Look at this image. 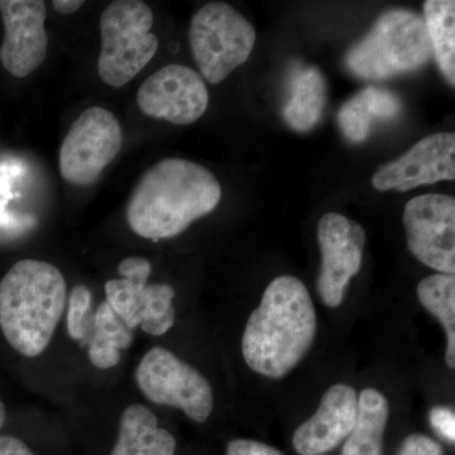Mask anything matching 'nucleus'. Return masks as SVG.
I'll return each mask as SVG.
<instances>
[{
  "label": "nucleus",
  "instance_id": "1",
  "mask_svg": "<svg viewBox=\"0 0 455 455\" xmlns=\"http://www.w3.org/2000/svg\"><path fill=\"white\" fill-rule=\"evenodd\" d=\"M221 187L202 164L166 158L146 171L132 193L127 220L149 241L181 235L194 221L220 205Z\"/></svg>",
  "mask_w": 455,
  "mask_h": 455
},
{
  "label": "nucleus",
  "instance_id": "2",
  "mask_svg": "<svg viewBox=\"0 0 455 455\" xmlns=\"http://www.w3.org/2000/svg\"><path fill=\"white\" fill-rule=\"evenodd\" d=\"M316 331L315 307L305 284L293 276L275 278L245 325V363L268 379H283L309 352Z\"/></svg>",
  "mask_w": 455,
  "mask_h": 455
},
{
  "label": "nucleus",
  "instance_id": "3",
  "mask_svg": "<svg viewBox=\"0 0 455 455\" xmlns=\"http://www.w3.org/2000/svg\"><path fill=\"white\" fill-rule=\"evenodd\" d=\"M68 304V283L56 266L18 260L0 281V329L9 346L36 358L49 348Z\"/></svg>",
  "mask_w": 455,
  "mask_h": 455
},
{
  "label": "nucleus",
  "instance_id": "4",
  "mask_svg": "<svg viewBox=\"0 0 455 455\" xmlns=\"http://www.w3.org/2000/svg\"><path fill=\"white\" fill-rule=\"evenodd\" d=\"M431 55L424 18L394 9L382 14L366 37L349 50L346 65L361 79L385 80L419 70Z\"/></svg>",
  "mask_w": 455,
  "mask_h": 455
},
{
  "label": "nucleus",
  "instance_id": "5",
  "mask_svg": "<svg viewBox=\"0 0 455 455\" xmlns=\"http://www.w3.org/2000/svg\"><path fill=\"white\" fill-rule=\"evenodd\" d=\"M154 13L140 0L110 3L100 18L101 49L99 76L113 88H122L137 76L158 50L151 33Z\"/></svg>",
  "mask_w": 455,
  "mask_h": 455
},
{
  "label": "nucleus",
  "instance_id": "6",
  "mask_svg": "<svg viewBox=\"0 0 455 455\" xmlns=\"http://www.w3.org/2000/svg\"><path fill=\"white\" fill-rule=\"evenodd\" d=\"M256 29L227 3H209L193 17L188 31L191 51L211 84L226 80L243 65L256 44Z\"/></svg>",
  "mask_w": 455,
  "mask_h": 455
},
{
  "label": "nucleus",
  "instance_id": "7",
  "mask_svg": "<svg viewBox=\"0 0 455 455\" xmlns=\"http://www.w3.org/2000/svg\"><path fill=\"white\" fill-rule=\"evenodd\" d=\"M140 392L156 405L176 407L196 423L208 420L214 395L208 379L171 350L155 347L136 368Z\"/></svg>",
  "mask_w": 455,
  "mask_h": 455
},
{
  "label": "nucleus",
  "instance_id": "8",
  "mask_svg": "<svg viewBox=\"0 0 455 455\" xmlns=\"http://www.w3.org/2000/svg\"><path fill=\"white\" fill-rule=\"evenodd\" d=\"M123 145L122 127L112 112L92 107L74 122L60 149V172L68 184L97 181Z\"/></svg>",
  "mask_w": 455,
  "mask_h": 455
},
{
  "label": "nucleus",
  "instance_id": "9",
  "mask_svg": "<svg viewBox=\"0 0 455 455\" xmlns=\"http://www.w3.org/2000/svg\"><path fill=\"white\" fill-rule=\"evenodd\" d=\"M407 247L416 259L440 274L455 272L454 197L427 194L406 204Z\"/></svg>",
  "mask_w": 455,
  "mask_h": 455
},
{
  "label": "nucleus",
  "instance_id": "10",
  "mask_svg": "<svg viewBox=\"0 0 455 455\" xmlns=\"http://www.w3.org/2000/svg\"><path fill=\"white\" fill-rule=\"evenodd\" d=\"M317 242L322 252L317 292L325 305L338 307L350 280L361 269L366 232L344 215L329 212L317 224Z\"/></svg>",
  "mask_w": 455,
  "mask_h": 455
},
{
  "label": "nucleus",
  "instance_id": "11",
  "mask_svg": "<svg viewBox=\"0 0 455 455\" xmlns=\"http://www.w3.org/2000/svg\"><path fill=\"white\" fill-rule=\"evenodd\" d=\"M137 104L146 116L188 125L208 109L209 92L203 77L184 65H167L151 75L137 92Z\"/></svg>",
  "mask_w": 455,
  "mask_h": 455
},
{
  "label": "nucleus",
  "instance_id": "12",
  "mask_svg": "<svg viewBox=\"0 0 455 455\" xmlns=\"http://www.w3.org/2000/svg\"><path fill=\"white\" fill-rule=\"evenodd\" d=\"M0 13L4 25L3 68L13 76H28L44 64L49 49L46 4L41 0H0Z\"/></svg>",
  "mask_w": 455,
  "mask_h": 455
},
{
  "label": "nucleus",
  "instance_id": "13",
  "mask_svg": "<svg viewBox=\"0 0 455 455\" xmlns=\"http://www.w3.org/2000/svg\"><path fill=\"white\" fill-rule=\"evenodd\" d=\"M455 179V136L431 134L416 143L406 155L381 167L372 179L379 191H409Z\"/></svg>",
  "mask_w": 455,
  "mask_h": 455
},
{
  "label": "nucleus",
  "instance_id": "14",
  "mask_svg": "<svg viewBox=\"0 0 455 455\" xmlns=\"http://www.w3.org/2000/svg\"><path fill=\"white\" fill-rule=\"evenodd\" d=\"M357 407L355 388L343 383L329 388L315 414L293 434L295 451L301 455H323L333 451L352 431Z\"/></svg>",
  "mask_w": 455,
  "mask_h": 455
},
{
  "label": "nucleus",
  "instance_id": "15",
  "mask_svg": "<svg viewBox=\"0 0 455 455\" xmlns=\"http://www.w3.org/2000/svg\"><path fill=\"white\" fill-rule=\"evenodd\" d=\"M176 440L158 425L148 407L133 403L123 411L110 455H175Z\"/></svg>",
  "mask_w": 455,
  "mask_h": 455
},
{
  "label": "nucleus",
  "instance_id": "16",
  "mask_svg": "<svg viewBox=\"0 0 455 455\" xmlns=\"http://www.w3.org/2000/svg\"><path fill=\"white\" fill-rule=\"evenodd\" d=\"M328 86L316 68H300L291 77L290 99L283 108V118L292 130L307 132L322 119Z\"/></svg>",
  "mask_w": 455,
  "mask_h": 455
},
{
  "label": "nucleus",
  "instance_id": "17",
  "mask_svg": "<svg viewBox=\"0 0 455 455\" xmlns=\"http://www.w3.org/2000/svg\"><path fill=\"white\" fill-rule=\"evenodd\" d=\"M390 407L381 392L366 388L358 398L355 425L341 455H382L383 434Z\"/></svg>",
  "mask_w": 455,
  "mask_h": 455
},
{
  "label": "nucleus",
  "instance_id": "18",
  "mask_svg": "<svg viewBox=\"0 0 455 455\" xmlns=\"http://www.w3.org/2000/svg\"><path fill=\"white\" fill-rule=\"evenodd\" d=\"M94 331L89 340V359L99 370H110L121 363L122 350L133 343V331L114 313L107 301L95 311Z\"/></svg>",
  "mask_w": 455,
  "mask_h": 455
},
{
  "label": "nucleus",
  "instance_id": "19",
  "mask_svg": "<svg viewBox=\"0 0 455 455\" xmlns=\"http://www.w3.org/2000/svg\"><path fill=\"white\" fill-rule=\"evenodd\" d=\"M425 26L439 68L449 84H455V2L424 3Z\"/></svg>",
  "mask_w": 455,
  "mask_h": 455
},
{
  "label": "nucleus",
  "instance_id": "20",
  "mask_svg": "<svg viewBox=\"0 0 455 455\" xmlns=\"http://www.w3.org/2000/svg\"><path fill=\"white\" fill-rule=\"evenodd\" d=\"M419 300L442 323L447 333V364L455 368V277L436 274L424 278L418 286Z\"/></svg>",
  "mask_w": 455,
  "mask_h": 455
},
{
  "label": "nucleus",
  "instance_id": "21",
  "mask_svg": "<svg viewBox=\"0 0 455 455\" xmlns=\"http://www.w3.org/2000/svg\"><path fill=\"white\" fill-rule=\"evenodd\" d=\"M107 302L124 324L134 331L142 323L148 302L147 281L116 278L106 283Z\"/></svg>",
  "mask_w": 455,
  "mask_h": 455
},
{
  "label": "nucleus",
  "instance_id": "22",
  "mask_svg": "<svg viewBox=\"0 0 455 455\" xmlns=\"http://www.w3.org/2000/svg\"><path fill=\"white\" fill-rule=\"evenodd\" d=\"M175 289L167 283L148 284V302L140 329L145 333L161 337L175 324Z\"/></svg>",
  "mask_w": 455,
  "mask_h": 455
},
{
  "label": "nucleus",
  "instance_id": "23",
  "mask_svg": "<svg viewBox=\"0 0 455 455\" xmlns=\"http://www.w3.org/2000/svg\"><path fill=\"white\" fill-rule=\"evenodd\" d=\"M372 116L368 113L359 95L347 101L338 113V123L346 139L350 142H363L370 136Z\"/></svg>",
  "mask_w": 455,
  "mask_h": 455
},
{
  "label": "nucleus",
  "instance_id": "24",
  "mask_svg": "<svg viewBox=\"0 0 455 455\" xmlns=\"http://www.w3.org/2000/svg\"><path fill=\"white\" fill-rule=\"evenodd\" d=\"M92 293L89 287L77 284L68 298V325L71 339L83 341L89 334V311L92 309Z\"/></svg>",
  "mask_w": 455,
  "mask_h": 455
},
{
  "label": "nucleus",
  "instance_id": "25",
  "mask_svg": "<svg viewBox=\"0 0 455 455\" xmlns=\"http://www.w3.org/2000/svg\"><path fill=\"white\" fill-rule=\"evenodd\" d=\"M358 95L373 119H394L401 112V101L388 90L370 86Z\"/></svg>",
  "mask_w": 455,
  "mask_h": 455
},
{
  "label": "nucleus",
  "instance_id": "26",
  "mask_svg": "<svg viewBox=\"0 0 455 455\" xmlns=\"http://www.w3.org/2000/svg\"><path fill=\"white\" fill-rule=\"evenodd\" d=\"M430 425L438 435L447 442L454 443L455 440V415L449 407L436 406L431 409Z\"/></svg>",
  "mask_w": 455,
  "mask_h": 455
},
{
  "label": "nucleus",
  "instance_id": "27",
  "mask_svg": "<svg viewBox=\"0 0 455 455\" xmlns=\"http://www.w3.org/2000/svg\"><path fill=\"white\" fill-rule=\"evenodd\" d=\"M397 455H444L438 443L421 434H412L403 440Z\"/></svg>",
  "mask_w": 455,
  "mask_h": 455
},
{
  "label": "nucleus",
  "instance_id": "28",
  "mask_svg": "<svg viewBox=\"0 0 455 455\" xmlns=\"http://www.w3.org/2000/svg\"><path fill=\"white\" fill-rule=\"evenodd\" d=\"M227 455H284L276 448L254 440L236 439L228 444Z\"/></svg>",
  "mask_w": 455,
  "mask_h": 455
},
{
  "label": "nucleus",
  "instance_id": "29",
  "mask_svg": "<svg viewBox=\"0 0 455 455\" xmlns=\"http://www.w3.org/2000/svg\"><path fill=\"white\" fill-rule=\"evenodd\" d=\"M151 271V263L142 257H128L118 266L119 275L123 278H132V280L148 281Z\"/></svg>",
  "mask_w": 455,
  "mask_h": 455
},
{
  "label": "nucleus",
  "instance_id": "30",
  "mask_svg": "<svg viewBox=\"0 0 455 455\" xmlns=\"http://www.w3.org/2000/svg\"><path fill=\"white\" fill-rule=\"evenodd\" d=\"M0 455H36L22 440L11 435H0Z\"/></svg>",
  "mask_w": 455,
  "mask_h": 455
},
{
  "label": "nucleus",
  "instance_id": "31",
  "mask_svg": "<svg viewBox=\"0 0 455 455\" xmlns=\"http://www.w3.org/2000/svg\"><path fill=\"white\" fill-rule=\"evenodd\" d=\"M53 9L59 14L66 16V14H73L83 7V0H55L52 2Z\"/></svg>",
  "mask_w": 455,
  "mask_h": 455
},
{
  "label": "nucleus",
  "instance_id": "32",
  "mask_svg": "<svg viewBox=\"0 0 455 455\" xmlns=\"http://www.w3.org/2000/svg\"><path fill=\"white\" fill-rule=\"evenodd\" d=\"M5 416H7V410H5L4 403H3L2 397H0V430L4 427Z\"/></svg>",
  "mask_w": 455,
  "mask_h": 455
}]
</instances>
